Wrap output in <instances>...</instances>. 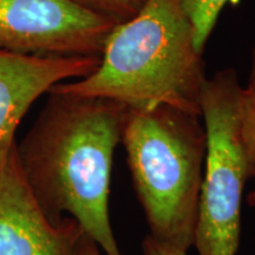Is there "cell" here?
Listing matches in <instances>:
<instances>
[{"label":"cell","instance_id":"obj_1","mask_svg":"<svg viewBox=\"0 0 255 255\" xmlns=\"http://www.w3.org/2000/svg\"><path fill=\"white\" fill-rule=\"evenodd\" d=\"M47 94L33 126L15 144L25 181L51 222L69 214L105 255H122L109 196L129 108L107 98Z\"/></svg>","mask_w":255,"mask_h":255},{"label":"cell","instance_id":"obj_2","mask_svg":"<svg viewBox=\"0 0 255 255\" xmlns=\"http://www.w3.org/2000/svg\"><path fill=\"white\" fill-rule=\"evenodd\" d=\"M206 81L182 0H146L109 34L90 76L59 83L50 91L107 98L133 109L169 105L201 116Z\"/></svg>","mask_w":255,"mask_h":255},{"label":"cell","instance_id":"obj_3","mask_svg":"<svg viewBox=\"0 0 255 255\" xmlns=\"http://www.w3.org/2000/svg\"><path fill=\"white\" fill-rule=\"evenodd\" d=\"M122 143L149 237L194 247L207 135L200 115L169 105L128 109Z\"/></svg>","mask_w":255,"mask_h":255},{"label":"cell","instance_id":"obj_4","mask_svg":"<svg viewBox=\"0 0 255 255\" xmlns=\"http://www.w3.org/2000/svg\"><path fill=\"white\" fill-rule=\"evenodd\" d=\"M244 87L234 69L207 78L200 98L207 135L195 242L199 255H237L245 186L255 176L240 129Z\"/></svg>","mask_w":255,"mask_h":255},{"label":"cell","instance_id":"obj_5","mask_svg":"<svg viewBox=\"0 0 255 255\" xmlns=\"http://www.w3.org/2000/svg\"><path fill=\"white\" fill-rule=\"evenodd\" d=\"M119 24L72 0H0V50L41 57H101Z\"/></svg>","mask_w":255,"mask_h":255},{"label":"cell","instance_id":"obj_6","mask_svg":"<svg viewBox=\"0 0 255 255\" xmlns=\"http://www.w3.org/2000/svg\"><path fill=\"white\" fill-rule=\"evenodd\" d=\"M15 144L0 168V255H77L84 231L70 216L50 221L25 181Z\"/></svg>","mask_w":255,"mask_h":255},{"label":"cell","instance_id":"obj_7","mask_svg":"<svg viewBox=\"0 0 255 255\" xmlns=\"http://www.w3.org/2000/svg\"><path fill=\"white\" fill-rule=\"evenodd\" d=\"M100 63L101 57L94 56L41 57L0 50V168L34 101L66 79L88 77Z\"/></svg>","mask_w":255,"mask_h":255},{"label":"cell","instance_id":"obj_8","mask_svg":"<svg viewBox=\"0 0 255 255\" xmlns=\"http://www.w3.org/2000/svg\"><path fill=\"white\" fill-rule=\"evenodd\" d=\"M227 1L228 0H182L184 11L194 28L195 46L201 53H203L207 41Z\"/></svg>","mask_w":255,"mask_h":255},{"label":"cell","instance_id":"obj_9","mask_svg":"<svg viewBox=\"0 0 255 255\" xmlns=\"http://www.w3.org/2000/svg\"><path fill=\"white\" fill-rule=\"evenodd\" d=\"M240 129L245 148L255 167V87L247 85L242 91L240 102ZM247 203L255 207V191H252L248 195Z\"/></svg>","mask_w":255,"mask_h":255},{"label":"cell","instance_id":"obj_10","mask_svg":"<svg viewBox=\"0 0 255 255\" xmlns=\"http://www.w3.org/2000/svg\"><path fill=\"white\" fill-rule=\"evenodd\" d=\"M82 7L123 23L132 18L146 0H72Z\"/></svg>","mask_w":255,"mask_h":255},{"label":"cell","instance_id":"obj_11","mask_svg":"<svg viewBox=\"0 0 255 255\" xmlns=\"http://www.w3.org/2000/svg\"><path fill=\"white\" fill-rule=\"evenodd\" d=\"M142 251L143 255H187L186 251L159 244L149 235L143 240Z\"/></svg>","mask_w":255,"mask_h":255},{"label":"cell","instance_id":"obj_12","mask_svg":"<svg viewBox=\"0 0 255 255\" xmlns=\"http://www.w3.org/2000/svg\"><path fill=\"white\" fill-rule=\"evenodd\" d=\"M77 255H102L101 248L96 242L88 237V235H83L81 241L78 245Z\"/></svg>","mask_w":255,"mask_h":255},{"label":"cell","instance_id":"obj_13","mask_svg":"<svg viewBox=\"0 0 255 255\" xmlns=\"http://www.w3.org/2000/svg\"><path fill=\"white\" fill-rule=\"evenodd\" d=\"M248 85L255 87V44L252 51V62H251V70H250V78H248Z\"/></svg>","mask_w":255,"mask_h":255}]
</instances>
